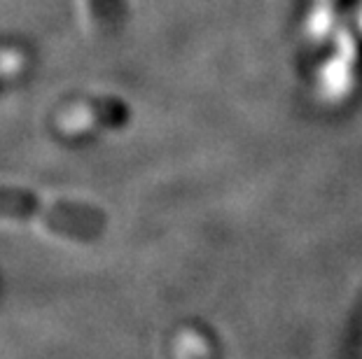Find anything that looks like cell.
<instances>
[{
    "instance_id": "cell-1",
    "label": "cell",
    "mask_w": 362,
    "mask_h": 359,
    "mask_svg": "<svg viewBox=\"0 0 362 359\" xmlns=\"http://www.w3.org/2000/svg\"><path fill=\"white\" fill-rule=\"evenodd\" d=\"M42 217L45 224L68 236H94L101 229V215L78 203H45L35 194L0 187V217Z\"/></svg>"
},
{
    "instance_id": "cell-2",
    "label": "cell",
    "mask_w": 362,
    "mask_h": 359,
    "mask_svg": "<svg viewBox=\"0 0 362 359\" xmlns=\"http://www.w3.org/2000/svg\"><path fill=\"white\" fill-rule=\"evenodd\" d=\"M19 54L14 49L0 51V82L3 80H12L14 75L19 73Z\"/></svg>"
}]
</instances>
